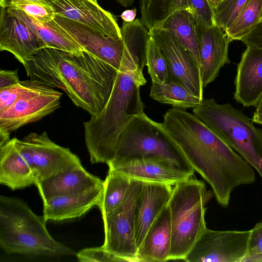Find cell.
Instances as JSON below:
<instances>
[{"instance_id":"6da1fadb","label":"cell","mask_w":262,"mask_h":262,"mask_svg":"<svg viewBox=\"0 0 262 262\" xmlns=\"http://www.w3.org/2000/svg\"><path fill=\"white\" fill-rule=\"evenodd\" d=\"M161 124L222 206H228L235 188L255 182L254 169L193 114L173 107Z\"/></svg>"},{"instance_id":"7a4b0ae2","label":"cell","mask_w":262,"mask_h":262,"mask_svg":"<svg viewBox=\"0 0 262 262\" xmlns=\"http://www.w3.org/2000/svg\"><path fill=\"white\" fill-rule=\"evenodd\" d=\"M24 67L30 79L62 90L91 116L107 102L119 72L86 51L75 54L50 47L40 49Z\"/></svg>"},{"instance_id":"3957f363","label":"cell","mask_w":262,"mask_h":262,"mask_svg":"<svg viewBox=\"0 0 262 262\" xmlns=\"http://www.w3.org/2000/svg\"><path fill=\"white\" fill-rule=\"evenodd\" d=\"M146 83L143 75L119 72L104 106L84 122L85 142L92 163L110 162L123 130L135 116L144 113L140 87Z\"/></svg>"},{"instance_id":"277c9868","label":"cell","mask_w":262,"mask_h":262,"mask_svg":"<svg viewBox=\"0 0 262 262\" xmlns=\"http://www.w3.org/2000/svg\"><path fill=\"white\" fill-rule=\"evenodd\" d=\"M43 216L22 200L0 197V247L8 254L62 256L75 252L50 235Z\"/></svg>"},{"instance_id":"5b68a950","label":"cell","mask_w":262,"mask_h":262,"mask_svg":"<svg viewBox=\"0 0 262 262\" xmlns=\"http://www.w3.org/2000/svg\"><path fill=\"white\" fill-rule=\"evenodd\" d=\"M213 194L203 182L192 177L173 186L168 203L171 228L169 260H184L207 228L205 205Z\"/></svg>"},{"instance_id":"8992f818","label":"cell","mask_w":262,"mask_h":262,"mask_svg":"<svg viewBox=\"0 0 262 262\" xmlns=\"http://www.w3.org/2000/svg\"><path fill=\"white\" fill-rule=\"evenodd\" d=\"M193 114L205 123L258 172L262 179V129L230 103L203 99Z\"/></svg>"},{"instance_id":"52a82bcc","label":"cell","mask_w":262,"mask_h":262,"mask_svg":"<svg viewBox=\"0 0 262 262\" xmlns=\"http://www.w3.org/2000/svg\"><path fill=\"white\" fill-rule=\"evenodd\" d=\"M146 157L167 159L182 169L194 170L181 150L163 128L161 123L145 113L135 116L120 135L108 167L127 160Z\"/></svg>"},{"instance_id":"ba28073f","label":"cell","mask_w":262,"mask_h":262,"mask_svg":"<svg viewBox=\"0 0 262 262\" xmlns=\"http://www.w3.org/2000/svg\"><path fill=\"white\" fill-rule=\"evenodd\" d=\"M142 186L143 181L132 179L122 203L112 212L102 215L104 230L103 246L127 262L137 261L135 211Z\"/></svg>"},{"instance_id":"9c48e42d","label":"cell","mask_w":262,"mask_h":262,"mask_svg":"<svg viewBox=\"0 0 262 262\" xmlns=\"http://www.w3.org/2000/svg\"><path fill=\"white\" fill-rule=\"evenodd\" d=\"M15 145L31 169L35 184L56 174L83 167L77 156L69 148L54 143L46 131L30 133L21 140L16 138Z\"/></svg>"},{"instance_id":"30bf717a","label":"cell","mask_w":262,"mask_h":262,"mask_svg":"<svg viewBox=\"0 0 262 262\" xmlns=\"http://www.w3.org/2000/svg\"><path fill=\"white\" fill-rule=\"evenodd\" d=\"M54 20L84 49L118 71L140 75L124 49L123 40L104 35L86 25L56 14Z\"/></svg>"},{"instance_id":"8fae6325","label":"cell","mask_w":262,"mask_h":262,"mask_svg":"<svg viewBox=\"0 0 262 262\" xmlns=\"http://www.w3.org/2000/svg\"><path fill=\"white\" fill-rule=\"evenodd\" d=\"M250 230L205 229L188 252L187 262H242L247 256Z\"/></svg>"},{"instance_id":"7c38bea8","label":"cell","mask_w":262,"mask_h":262,"mask_svg":"<svg viewBox=\"0 0 262 262\" xmlns=\"http://www.w3.org/2000/svg\"><path fill=\"white\" fill-rule=\"evenodd\" d=\"M62 95V93L45 85L28 92L0 113V133L10 135L53 113L60 107Z\"/></svg>"},{"instance_id":"4fadbf2b","label":"cell","mask_w":262,"mask_h":262,"mask_svg":"<svg viewBox=\"0 0 262 262\" xmlns=\"http://www.w3.org/2000/svg\"><path fill=\"white\" fill-rule=\"evenodd\" d=\"M168 62L169 78L183 85L191 93L203 100L201 70L190 52L172 33L161 27L149 30Z\"/></svg>"},{"instance_id":"5bb4252c","label":"cell","mask_w":262,"mask_h":262,"mask_svg":"<svg viewBox=\"0 0 262 262\" xmlns=\"http://www.w3.org/2000/svg\"><path fill=\"white\" fill-rule=\"evenodd\" d=\"M42 39L24 20L1 7L0 50L12 54L24 66L41 49Z\"/></svg>"},{"instance_id":"9a60e30c","label":"cell","mask_w":262,"mask_h":262,"mask_svg":"<svg viewBox=\"0 0 262 262\" xmlns=\"http://www.w3.org/2000/svg\"><path fill=\"white\" fill-rule=\"evenodd\" d=\"M108 168L131 179L172 186L190 179L194 173L181 168L167 159L158 157L134 158Z\"/></svg>"},{"instance_id":"2e32d148","label":"cell","mask_w":262,"mask_h":262,"mask_svg":"<svg viewBox=\"0 0 262 262\" xmlns=\"http://www.w3.org/2000/svg\"><path fill=\"white\" fill-rule=\"evenodd\" d=\"M201 73L205 88L218 76L221 69L230 60L228 48L232 40L217 25L196 23Z\"/></svg>"},{"instance_id":"e0dca14e","label":"cell","mask_w":262,"mask_h":262,"mask_svg":"<svg viewBox=\"0 0 262 262\" xmlns=\"http://www.w3.org/2000/svg\"><path fill=\"white\" fill-rule=\"evenodd\" d=\"M56 14L86 25L106 36L122 39L116 17L94 0H49Z\"/></svg>"},{"instance_id":"ac0fdd59","label":"cell","mask_w":262,"mask_h":262,"mask_svg":"<svg viewBox=\"0 0 262 262\" xmlns=\"http://www.w3.org/2000/svg\"><path fill=\"white\" fill-rule=\"evenodd\" d=\"M234 99L244 106L258 104L262 97V48L247 46L237 66Z\"/></svg>"},{"instance_id":"d6986e66","label":"cell","mask_w":262,"mask_h":262,"mask_svg":"<svg viewBox=\"0 0 262 262\" xmlns=\"http://www.w3.org/2000/svg\"><path fill=\"white\" fill-rule=\"evenodd\" d=\"M172 187L166 184L143 181L135 211V233L138 249L151 224L168 205Z\"/></svg>"},{"instance_id":"ffe728a7","label":"cell","mask_w":262,"mask_h":262,"mask_svg":"<svg viewBox=\"0 0 262 262\" xmlns=\"http://www.w3.org/2000/svg\"><path fill=\"white\" fill-rule=\"evenodd\" d=\"M103 184L85 191L53 198L43 202V216L48 221H62L79 217L95 206H98Z\"/></svg>"},{"instance_id":"44dd1931","label":"cell","mask_w":262,"mask_h":262,"mask_svg":"<svg viewBox=\"0 0 262 262\" xmlns=\"http://www.w3.org/2000/svg\"><path fill=\"white\" fill-rule=\"evenodd\" d=\"M103 181L83 167L49 177L39 181L35 185L45 202L53 198L85 191L103 185Z\"/></svg>"},{"instance_id":"7402d4cb","label":"cell","mask_w":262,"mask_h":262,"mask_svg":"<svg viewBox=\"0 0 262 262\" xmlns=\"http://www.w3.org/2000/svg\"><path fill=\"white\" fill-rule=\"evenodd\" d=\"M171 241L170 210L168 205L151 224L138 249L137 261L169 260Z\"/></svg>"},{"instance_id":"603a6c76","label":"cell","mask_w":262,"mask_h":262,"mask_svg":"<svg viewBox=\"0 0 262 262\" xmlns=\"http://www.w3.org/2000/svg\"><path fill=\"white\" fill-rule=\"evenodd\" d=\"M16 138L0 146V183L12 190L35 184L33 173L15 145Z\"/></svg>"},{"instance_id":"cb8c5ba5","label":"cell","mask_w":262,"mask_h":262,"mask_svg":"<svg viewBox=\"0 0 262 262\" xmlns=\"http://www.w3.org/2000/svg\"><path fill=\"white\" fill-rule=\"evenodd\" d=\"M12 14L24 20L38 35L46 47L79 54L84 49L54 19L41 23L21 10L7 7Z\"/></svg>"},{"instance_id":"d4e9b609","label":"cell","mask_w":262,"mask_h":262,"mask_svg":"<svg viewBox=\"0 0 262 262\" xmlns=\"http://www.w3.org/2000/svg\"><path fill=\"white\" fill-rule=\"evenodd\" d=\"M160 27L172 33L190 52L201 70L196 22L193 15L185 10H178L170 15Z\"/></svg>"},{"instance_id":"484cf974","label":"cell","mask_w":262,"mask_h":262,"mask_svg":"<svg viewBox=\"0 0 262 262\" xmlns=\"http://www.w3.org/2000/svg\"><path fill=\"white\" fill-rule=\"evenodd\" d=\"M124 48L138 71L143 73L146 66V48L150 35L141 19L127 23L123 21L121 27Z\"/></svg>"},{"instance_id":"4316f807","label":"cell","mask_w":262,"mask_h":262,"mask_svg":"<svg viewBox=\"0 0 262 262\" xmlns=\"http://www.w3.org/2000/svg\"><path fill=\"white\" fill-rule=\"evenodd\" d=\"M150 96L161 103L180 108L195 107L203 101L182 84L170 80L160 83H152Z\"/></svg>"},{"instance_id":"83f0119b","label":"cell","mask_w":262,"mask_h":262,"mask_svg":"<svg viewBox=\"0 0 262 262\" xmlns=\"http://www.w3.org/2000/svg\"><path fill=\"white\" fill-rule=\"evenodd\" d=\"M132 179L114 170L109 169L103 181V192L97 206L101 215L107 214L117 208L124 200L130 186Z\"/></svg>"},{"instance_id":"f1b7e54d","label":"cell","mask_w":262,"mask_h":262,"mask_svg":"<svg viewBox=\"0 0 262 262\" xmlns=\"http://www.w3.org/2000/svg\"><path fill=\"white\" fill-rule=\"evenodd\" d=\"M141 20L149 30L160 27L175 11L181 9V0H140Z\"/></svg>"},{"instance_id":"f546056e","label":"cell","mask_w":262,"mask_h":262,"mask_svg":"<svg viewBox=\"0 0 262 262\" xmlns=\"http://www.w3.org/2000/svg\"><path fill=\"white\" fill-rule=\"evenodd\" d=\"M261 18L262 0H248L234 23L224 32L232 41L241 40Z\"/></svg>"},{"instance_id":"4dcf8cb0","label":"cell","mask_w":262,"mask_h":262,"mask_svg":"<svg viewBox=\"0 0 262 262\" xmlns=\"http://www.w3.org/2000/svg\"><path fill=\"white\" fill-rule=\"evenodd\" d=\"M146 66L152 83H163L169 80L167 61L159 46L150 36L146 48Z\"/></svg>"},{"instance_id":"1f68e13d","label":"cell","mask_w":262,"mask_h":262,"mask_svg":"<svg viewBox=\"0 0 262 262\" xmlns=\"http://www.w3.org/2000/svg\"><path fill=\"white\" fill-rule=\"evenodd\" d=\"M7 7L21 10L43 23L54 20L56 15L53 7L41 0H10Z\"/></svg>"},{"instance_id":"d6a6232c","label":"cell","mask_w":262,"mask_h":262,"mask_svg":"<svg viewBox=\"0 0 262 262\" xmlns=\"http://www.w3.org/2000/svg\"><path fill=\"white\" fill-rule=\"evenodd\" d=\"M248 0H223L213 8L217 25L225 32L235 21Z\"/></svg>"},{"instance_id":"836d02e7","label":"cell","mask_w":262,"mask_h":262,"mask_svg":"<svg viewBox=\"0 0 262 262\" xmlns=\"http://www.w3.org/2000/svg\"><path fill=\"white\" fill-rule=\"evenodd\" d=\"M42 85L30 79L20 80L15 84L0 89V113L7 109L28 92L37 89Z\"/></svg>"},{"instance_id":"e575fe53","label":"cell","mask_w":262,"mask_h":262,"mask_svg":"<svg viewBox=\"0 0 262 262\" xmlns=\"http://www.w3.org/2000/svg\"><path fill=\"white\" fill-rule=\"evenodd\" d=\"M181 9L189 12L196 23L208 27L216 25L213 9L208 0H181Z\"/></svg>"},{"instance_id":"d590c367","label":"cell","mask_w":262,"mask_h":262,"mask_svg":"<svg viewBox=\"0 0 262 262\" xmlns=\"http://www.w3.org/2000/svg\"><path fill=\"white\" fill-rule=\"evenodd\" d=\"M80 262H114L126 261L124 259L100 247L86 248L76 253Z\"/></svg>"},{"instance_id":"8d00e7d4","label":"cell","mask_w":262,"mask_h":262,"mask_svg":"<svg viewBox=\"0 0 262 262\" xmlns=\"http://www.w3.org/2000/svg\"><path fill=\"white\" fill-rule=\"evenodd\" d=\"M262 255V222L257 223L250 229L248 252L242 262L248 258Z\"/></svg>"},{"instance_id":"74e56055","label":"cell","mask_w":262,"mask_h":262,"mask_svg":"<svg viewBox=\"0 0 262 262\" xmlns=\"http://www.w3.org/2000/svg\"><path fill=\"white\" fill-rule=\"evenodd\" d=\"M241 41L246 46H254L262 48V21L258 24Z\"/></svg>"},{"instance_id":"f35d334b","label":"cell","mask_w":262,"mask_h":262,"mask_svg":"<svg viewBox=\"0 0 262 262\" xmlns=\"http://www.w3.org/2000/svg\"><path fill=\"white\" fill-rule=\"evenodd\" d=\"M19 81L17 69L15 70H1L0 89L15 84Z\"/></svg>"},{"instance_id":"ab89813d","label":"cell","mask_w":262,"mask_h":262,"mask_svg":"<svg viewBox=\"0 0 262 262\" xmlns=\"http://www.w3.org/2000/svg\"><path fill=\"white\" fill-rule=\"evenodd\" d=\"M137 15V9L135 8L132 9H128L124 11L121 14L120 17L123 21L130 23L133 21Z\"/></svg>"},{"instance_id":"60d3db41","label":"cell","mask_w":262,"mask_h":262,"mask_svg":"<svg viewBox=\"0 0 262 262\" xmlns=\"http://www.w3.org/2000/svg\"><path fill=\"white\" fill-rule=\"evenodd\" d=\"M252 120L254 123L262 125V114L254 112Z\"/></svg>"},{"instance_id":"b9f144b4","label":"cell","mask_w":262,"mask_h":262,"mask_svg":"<svg viewBox=\"0 0 262 262\" xmlns=\"http://www.w3.org/2000/svg\"><path fill=\"white\" fill-rule=\"evenodd\" d=\"M255 107V113L262 114V97Z\"/></svg>"},{"instance_id":"7bdbcfd3","label":"cell","mask_w":262,"mask_h":262,"mask_svg":"<svg viewBox=\"0 0 262 262\" xmlns=\"http://www.w3.org/2000/svg\"><path fill=\"white\" fill-rule=\"evenodd\" d=\"M10 0H0V6L2 7H7ZM48 2L49 0H41Z\"/></svg>"},{"instance_id":"ee69618b","label":"cell","mask_w":262,"mask_h":262,"mask_svg":"<svg viewBox=\"0 0 262 262\" xmlns=\"http://www.w3.org/2000/svg\"><path fill=\"white\" fill-rule=\"evenodd\" d=\"M212 8H214L217 5L216 0H208Z\"/></svg>"},{"instance_id":"f6af8a7d","label":"cell","mask_w":262,"mask_h":262,"mask_svg":"<svg viewBox=\"0 0 262 262\" xmlns=\"http://www.w3.org/2000/svg\"><path fill=\"white\" fill-rule=\"evenodd\" d=\"M222 1H223V0H216V1H217V4L219 3H220V2H221Z\"/></svg>"},{"instance_id":"bcb514c9","label":"cell","mask_w":262,"mask_h":262,"mask_svg":"<svg viewBox=\"0 0 262 262\" xmlns=\"http://www.w3.org/2000/svg\"><path fill=\"white\" fill-rule=\"evenodd\" d=\"M94 1H97V0H94Z\"/></svg>"},{"instance_id":"7dc6e473","label":"cell","mask_w":262,"mask_h":262,"mask_svg":"<svg viewBox=\"0 0 262 262\" xmlns=\"http://www.w3.org/2000/svg\"><path fill=\"white\" fill-rule=\"evenodd\" d=\"M261 21H262V18H261Z\"/></svg>"}]
</instances>
